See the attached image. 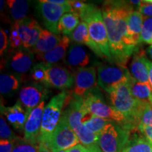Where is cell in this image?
I'll use <instances>...</instances> for the list:
<instances>
[{
    "instance_id": "cell-33",
    "label": "cell",
    "mask_w": 152,
    "mask_h": 152,
    "mask_svg": "<svg viewBox=\"0 0 152 152\" xmlns=\"http://www.w3.org/2000/svg\"><path fill=\"white\" fill-rule=\"evenodd\" d=\"M0 137L1 140H7L11 142H16L19 139L9 128L2 115L0 118Z\"/></svg>"
},
{
    "instance_id": "cell-1",
    "label": "cell",
    "mask_w": 152,
    "mask_h": 152,
    "mask_svg": "<svg viewBox=\"0 0 152 152\" xmlns=\"http://www.w3.org/2000/svg\"><path fill=\"white\" fill-rule=\"evenodd\" d=\"M134 8L129 1H108L104 3L102 12L109 38L113 61L125 66L138 47L130 45L128 37L127 20Z\"/></svg>"
},
{
    "instance_id": "cell-15",
    "label": "cell",
    "mask_w": 152,
    "mask_h": 152,
    "mask_svg": "<svg viewBox=\"0 0 152 152\" xmlns=\"http://www.w3.org/2000/svg\"><path fill=\"white\" fill-rule=\"evenodd\" d=\"M1 115L4 114L7 117V121L15 129L20 131L24 130L30 112L22 105L20 101H18L14 106L10 107H5L1 104Z\"/></svg>"
},
{
    "instance_id": "cell-2",
    "label": "cell",
    "mask_w": 152,
    "mask_h": 152,
    "mask_svg": "<svg viewBox=\"0 0 152 152\" xmlns=\"http://www.w3.org/2000/svg\"><path fill=\"white\" fill-rule=\"evenodd\" d=\"M80 18L88 25L91 39L99 48L104 56L113 62L102 10L92 4H86L85 9L80 15Z\"/></svg>"
},
{
    "instance_id": "cell-23",
    "label": "cell",
    "mask_w": 152,
    "mask_h": 152,
    "mask_svg": "<svg viewBox=\"0 0 152 152\" xmlns=\"http://www.w3.org/2000/svg\"><path fill=\"white\" fill-rule=\"evenodd\" d=\"M131 93L138 101L152 104V88L149 83H140L131 77L129 81Z\"/></svg>"
},
{
    "instance_id": "cell-14",
    "label": "cell",
    "mask_w": 152,
    "mask_h": 152,
    "mask_svg": "<svg viewBox=\"0 0 152 152\" xmlns=\"http://www.w3.org/2000/svg\"><path fill=\"white\" fill-rule=\"evenodd\" d=\"M45 107V101L30 112L24 128V140L34 144L38 143L40 132L43 111Z\"/></svg>"
},
{
    "instance_id": "cell-8",
    "label": "cell",
    "mask_w": 152,
    "mask_h": 152,
    "mask_svg": "<svg viewBox=\"0 0 152 152\" xmlns=\"http://www.w3.org/2000/svg\"><path fill=\"white\" fill-rule=\"evenodd\" d=\"M97 77L99 86L109 92L118 85L128 83L132 75L125 66L101 64L97 68Z\"/></svg>"
},
{
    "instance_id": "cell-5",
    "label": "cell",
    "mask_w": 152,
    "mask_h": 152,
    "mask_svg": "<svg viewBox=\"0 0 152 152\" xmlns=\"http://www.w3.org/2000/svg\"><path fill=\"white\" fill-rule=\"evenodd\" d=\"M82 97L85 108L92 115L102 118L113 120L125 129L127 123L126 118L113 106L107 105L98 91L93 90Z\"/></svg>"
},
{
    "instance_id": "cell-44",
    "label": "cell",
    "mask_w": 152,
    "mask_h": 152,
    "mask_svg": "<svg viewBox=\"0 0 152 152\" xmlns=\"http://www.w3.org/2000/svg\"><path fill=\"white\" fill-rule=\"evenodd\" d=\"M147 54H149L150 58L152 59V45H151V46L148 47L147 49Z\"/></svg>"
},
{
    "instance_id": "cell-28",
    "label": "cell",
    "mask_w": 152,
    "mask_h": 152,
    "mask_svg": "<svg viewBox=\"0 0 152 152\" xmlns=\"http://www.w3.org/2000/svg\"><path fill=\"white\" fill-rule=\"evenodd\" d=\"M20 85L19 78L12 74H1L0 76V92L2 94H10L18 90Z\"/></svg>"
},
{
    "instance_id": "cell-38",
    "label": "cell",
    "mask_w": 152,
    "mask_h": 152,
    "mask_svg": "<svg viewBox=\"0 0 152 152\" xmlns=\"http://www.w3.org/2000/svg\"><path fill=\"white\" fill-rule=\"evenodd\" d=\"M8 45V37L4 30L1 29L0 31V55H2Z\"/></svg>"
},
{
    "instance_id": "cell-9",
    "label": "cell",
    "mask_w": 152,
    "mask_h": 152,
    "mask_svg": "<svg viewBox=\"0 0 152 152\" xmlns=\"http://www.w3.org/2000/svg\"><path fill=\"white\" fill-rule=\"evenodd\" d=\"M38 10L40 12L44 24L49 31L58 35V25L60 19L66 13L71 12V4L58 5L48 0L38 1Z\"/></svg>"
},
{
    "instance_id": "cell-36",
    "label": "cell",
    "mask_w": 152,
    "mask_h": 152,
    "mask_svg": "<svg viewBox=\"0 0 152 152\" xmlns=\"http://www.w3.org/2000/svg\"><path fill=\"white\" fill-rule=\"evenodd\" d=\"M87 3H85L84 1H71V12L77 14L80 16V15L85 9Z\"/></svg>"
},
{
    "instance_id": "cell-21",
    "label": "cell",
    "mask_w": 152,
    "mask_h": 152,
    "mask_svg": "<svg viewBox=\"0 0 152 152\" xmlns=\"http://www.w3.org/2000/svg\"><path fill=\"white\" fill-rule=\"evenodd\" d=\"M69 43L70 38L68 36H64L61 39L60 42L54 49L45 54L37 55V58L42 62L50 65L56 64L66 56V50L69 46Z\"/></svg>"
},
{
    "instance_id": "cell-10",
    "label": "cell",
    "mask_w": 152,
    "mask_h": 152,
    "mask_svg": "<svg viewBox=\"0 0 152 152\" xmlns=\"http://www.w3.org/2000/svg\"><path fill=\"white\" fill-rule=\"evenodd\" d=\"M46 87L45 85L36 83L24 85L19 93V101L30 112L45 101L48 94Z\"/></svg>"
},
{
    "instance_id": "cell-6",
    "label": "cell",
    "mask_w": 152,
    "mask_h": 152,
    "mask_svg": "<svg viewBox=\"0 0 152 152\" xmlns=\"http://www.w3.org/2000/svg\"><path fill=\"white\" fill-rule=\"evenodd\" d=\"M129 137L128 130L111 121L99 134L97 145L103 152H122Z\"/></svg>"
},
{
    "instance_id": "cell-32",
    "label": "cell",
    "mask_w": 152,
    "mask_h": 152,
    "mask_svg": "<svg viewBox=\"0 0 152 152\" xmlns=\"http://www.w3.org/2000/svg\"><path fill=\"white\" fill-rule=\"evenodd\" d=\"M39 144H34L25 140L18 139L14 143L12 152H38Z\"/></svg>"
},
{
    "instance_id": "cell-39",
    "label": "cell",
    "mask_w": 152,
    "mask_h": 152,
    "mask_svg": "<svg viewBox=\"0 0 152 152\" xmlns=\"http://www.w3.org/2000/svg\"><path fill=\"white\" fill-rule=\"evenodd\" d=\"M138 130L152 144V126H142Z\"/></svg>"
},
{
    "instance_id": "cell-31",
    "label": "cell",
    "mask_w": 152,
    "mask_h": 152,
    "mask_svg": "<svg viewBox=\"0 0 152 152\" xmlns=\"http://www.w3.org/2000/svg\"><path fill=\"white\" fill-rule=\"evenodd\" d=\"M140 122L142 126H152V104L142 103L140 113ZM139 127V128H140Z\"/></svg>"
},
{
    "instance_id": "cell-22",
    "label": "cell",
    "mask_w": 152,
    "mask_h": 152,
    "mask_svg": "<svg viewBox=\"0 0 152 152\" xmlns=\"http://www.w3.org/2000/svg\"><path fill=\"white\" fill-rule=\"evenodd\" d=\"M61 38L58 35L49 31L48 30H42L39 39L32 48V51L37 55L43 54L54 49L60 42Z\"/></svg>"
},
{
    "instance_id": "cell-43",
    "label": "cell",
    "mask_w": 152,
    "mask_h": 152,
    "mask_svg": "<svg viewBox=\"0 0 152 152\" xmlns=\"http://www.w3.org/2000/svg\"><path fill=\"white\" fill-rule=\"evenodd\" d=\"M87 149H88V152H103L100 149V148L99 147L97 144H95V145L91 146L90 147H87Z\"/></svg>"
},
{
    "instance_id": "cell-30",
    "label": "cell",
    "mask_w": 152,
    "mask_h": 152,
    "mask_svg": "<svg viewBox=\"0 0 152 152\" xmlns=\"http://www.w3.org/2000/svg\"><path fill=\"white\" fill-rule=\"evenodd\" d=\"M145 42L152 45V17L144 16L139 44Z\"/></svg>"
},
{
    "instance_id": "cell-37",
    "label": "cell",
    "mask_w": 152,
    "mask_h": 152,
    "mask_svg": "<svg viewBox=\"0 0 152 152\" xmlns=\"http://www.w3.org/2000/svg\"><path fill=\"white\" fill-rule=\"evenodd\" d=\"M15 142L7 140H1L0 141V152H12Z\"/></svg>"
},
{
    "instance_id": "cell-13",
    "label": "cell",
    "mask_w": 152,
    "mask_h": 152,
    "mask_svg": "<svg viewBox=\"0 0 152 152\" xmlns=\"http://www.w3.org/2000/svg\"><path fill=\"white\" fill-rule=\"evenodd\" d=\"M74 76L67 68L49 64L47 69V87L58 90L71 88L73 85Z\"/></svg>"
},
{
    "instance_id": "cell-34",
    "label": "cell",
    "mask_w": 152,
    "mask_h": 152,
    "mask_svg": "<svg viewBox=\"0 0 152 152\" xmlns=\"http://www.w3.org/2000/svg\"><path fill=\"white\" fill-rule=\"evenodd\" d=\"M9 42H10V45L12 48L18 49L20 46H23V43L20 39V35H19L18 29L16 26L14 24L11 28V33L9 37Z\"/></svg>"
},
{
    "instance_id": "cell-35",
    "label": "cell",
    "mask_w": 152,
    "mask_h": 152,
    "mask_svg": "<svg viewBox=\"0 0 152 152\" xmlns=\"http://www.w3.org/2000/svg\"><path fill=\"white\" fill-rule=\"evenodd\" d=\"M139 11L142 16L146 17H152V3L147 2L146 1H142L141 4L139 8Z\"/></svg>"
},
{
    "instance_id": "cell-40",
    "label": "cell",
    "mask_w": 152,
    "mask_h": 152,
    "mask_svg": "<svg viewBox=\"0 0 152 152\" xmlns=\"http://www.w3.org/2000/svg\"><path fill=\"white\" fill-rule=\"evenodd\" d=\"M66 152H88V149H87V147L83 146V144H79L67 150Z\"/></svg>"
},
{
    "instance_id": "cell-27",
    "label": "cell",
    "mask_w": 152,
    "mask_h": 152,
    "mask_svg": "<svg viewBox=\"0 0 152 152\" xmlns=\"http://www.w3.org/2000/svg\"><path fill=\"white\" fill-rule=\"evenodd\" d=\"M87 115H85L83 118V125L89 132L98 136L106 126V125L109 124L111 121L109 119L102 118L94 116L93 115H91L89 118H87Z\"/></svg>"
},
{
    "instance_id": "cell-46",
    "label": "cell",
    "mask_w": 152,
    "mask_h": 152,
    "mask_svg": "<svg viewBox=\"0 0 152 152\" xmlns=\"http://www.w3.org/2000/svg\"><path fill=\"white\" fill-rule=\"evenodd\" d=\"M60 152H66V151H60Z\"/></svg>"
},
{
    "instance_id": "cell-16",
    "label": "cell",
    "mask_w": 152,
    "mask_h": 152,
    "mask_svg": "<svg viewBox=\"0 0 152 152\" xmlns=\"http://www.w3.org/2000/svg\"><path fill=\"white\" fill-rule=\"evenodd\" d=\"M148 60L142 50L137 49L133 54V59L130 64L132 76L137 80L143 83H149V70L147 67Z\"/></svg>"
},
{
    "instance_id": "cell-7",
    "label": "cell",
    "mask_w": 152,
    "mask_h": 152,
    "mask_svg": "<svg viewBox=\"0 0 152 152\" xmlns=\"http://www.w3.org/2000/svg\"><path fill=\"white\" fill-rule=\"evenodd\" d=\"M80 140L71 128L67 117L63 113L59 123L45 142L52 152L67 151L80 143Z\"/></svg>"
},
{
    "instance_id": "cell-41",
    "label": "cell",
    "mask_w": 152,
    "mask_h": 152,
    "mask_svg": "<svg viewBox=\"0 0 152 152\" xmlns=\"http://www.w3.org/2000/svg\"><path fill=\"white\" fill-rule=\"evenodd\" d=\"M147 67L148 70H149V83L152 88V62L150 61H148L147 62Z\"/></svg>"
},
{
    "instance_id": "cell-25",
    "label": "cell",
    "mask_w": 152,
    "mask_h": 152,
    "mask_svg": "<svg viewBox=\"0 0 152 152\" xmlns=\"http://www.w3.org/2000/svg\"><path fill=\"white\" fill-rule=\"evenodd\" d=\"M80 23V16L77 14L73 12L66 13L61 17L58 23V33H61L64 36L71 35Z\"/></svg>"
},
{
    "instance_id": "cell-11",
    "label": "cell",
    "mask_w": 152,
    "mask_h": 152,
    "mask_svg": "<svg viewBox=\"0 0 152 152\" xmlns=\"http://www.w3.org/2000/svg\"><path fill=\"white\" fill-rule=\"evenodd\" d=\"M14 25L18 29L23 48H33L39 39L42 30L39 23L35 19L26 18L20 21L15 22Z\"/></svg>"
},
{
    "instance_id": "cell-45",
    "label": "cell",
    "mask_w": 152,
    "mask_h": 152,
    "mask_svg": "<svg viewBox=\"0 0 152 152\" xmlns=\"http://www.w3.org/2000/svg\"><path fill=\"white\" fill-rule=\"evenodd\" d=\"M147 2H149V3H152V0H145Z\"/></svg>"
},
{
    "instance_id": "cell-12",
    "label": "cell",
    "mask_w": 152,
    "mask_h": 152,
    "mask_svg": "<svg viewBox=\"0 0 152 152\" xmlns=\"http://www.w3.org/2000/svg\"><path fill=\"white\" fill-rule=\"evenodd\" d=\"M96 71L94 66L77 69L75 79L74 96L82 97L96 87Z\"/></svg>"
},
{
    "instance_id": "cell-24",
    "label": "cell",
    "mask_w": 152,
    "mask_h": 152,
    "mask_svg": "<svg viewBox=\"0 0 152 152\" xmlns=\"http://www.w3.org/2000/svg\"><path fill=\"white\" fill-rule=\"evenodd\" d=\"M122 152H152V144L144 135L134 134Z\"/></svg>"
},
{
    "instance_id": "cell-20",
    "label": "cell",
    "mask_w": 152,
    "mask_h": 152,
    "mask_svg": "<svg viewBox=\"0 0 152 152\" xmlns=\"http://www.w3.org/2000/svg\"><path fill=\"white\" fill-rule=\"evenodd\" d=\"M144 17L140 11H134L129 15L128 24V37L130 45L137 47L141 35Z\"/></svg>"
},
{
    "instance_id": "cell-18",
    "label": "cell",
    "mask_w": 152,
    "mask_h": 152,
    "mask_svg": "<svg viewBox=\"0 0 152 152\" xmlns=\"http://www.w3.org/2000/svg\"><path fill=\"white\" fill-rule=\"evenodd\" d=\"M90 54L85 48L78 44L72 45L66 54L65 62L67 66L72 68H85L90 63Z\"/></svg>"
},
{
    "instance_id": "cell-26",
    "label": "cell",
    "mask_w": 152,
    "mask_h": 152,
    "mask_svg": "<svg viewBox=\"0 0 152 152\" xmlns=\"http://www.w3.org/2000/svg\"><path fill=\"white\" fill-rule=\"evenodd\" d=\"M7 4L12 18L15 21L18 22L26 18L29 5L27 1L25 0H9L7 1Z\"/></svg>"
},
{
    "instance_id": "cell-29",
    "label": "cell",
    "mask_w": 152,
    "mask_h": 152,
    "mask_svg": "<svg viewBox=\"0 0 152 152\" xmlns=\"http://www.w3.org/2000/svg\"><path fill=\"white\" fill-rule=\"evenodd\" d=\"M49 64L40 62L36 64L30 71V78L36 83L45 85L47 87V69Z\"/></svg>"
},
{
    "instance_id": "cell-3",
    "label": "cell",
    "mask_w": 152,
    "mask_h": 152,
    "mask_svg": "<svg viewBox=\"0 0 152 152\" xmlns=\"http://www.w3.org/2000/svg\"><path fill=\"white\" fill-rule=\"evenodd\" d=\"M64 113L67 117L70 126L83 146L90 147L97 144L98 135L89 132L83 125V117L90 112L87 111L83 104V97L74 96L69 104V107Z\"/></svg>"
},
{
    "instance_id": "cell-19",
    "label": "cell",
    "mask_w": 152,
    "mask_h": 152,
    "mask_svg": "<svg viewBox=\"0 0 152 152\" xmlns=\"http://www.w3.org/2000/svg\"><path fill=\"white\" fill-rule=\"evenodd\" d=\"M71 39L77 44L85 45L92 49L95 54L99 57H104L99 48L91 39L90 33H89L88 25L86 22L82 21L80 23L77 28L73 30V33L70 35Z\"/></svg>"
},
{
    "instance_id": "cell-17",
    "label": "cell",
    "mask_w": 152,
    "mask_h": 152,
    "mask_svg": "<svg viewBox=\"0 0 152 152\" xmlns=\"http://www.w3.org/2000/svg\"><path fill=\"white\" fill-rule=\"evenodd\" d=\"M34 55L28 49H18L13 53L10 60L12 69L18 73H25L31 68L33 64Z\"/></svg>"
},
{
    "instance_id": "cell-42",
    "label": "cell",
    "mask_w": 152,
    "mask_h": 152,
    "mask_svg": "<svg viewBox=\"0 0 152 152\" xmlns=\"http://www.w3.org/2000/svg\"><path fill=\"white\" fill-rule=\"evenodd\" d=\"M38 152H52L47 147V146L45 143L39 144V151Z\"/></svg>"
},
{
    "instance_id": "cell-4",
    "label": "cell",
    "mask_w": 152,
    "mask_h": 152,
    "mask_svg": "<svg viewBox=\"0 0 152 152\" xmlns=\"http://www.w3.org/2000/svg\"><path fill=\"white\" fill-rule=\"evenodd\" d=\"M68 99V94L63 91L55 95L43 111L40 132L38 137V143H45L59 123L62 116V111L64 104Z\"/></svg>"
}]
</instances>
